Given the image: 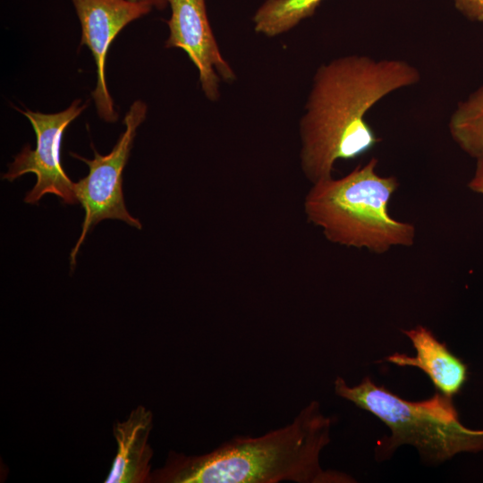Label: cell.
<instances>
[{
  "label": "cell",
  "mask_w": 483,
  "mask_h": 483,
  "mask_svg": "<svg viewBox=\"0 0 483 483\" xmlns=\"http://www.w3.org/2000/svg\"><path fill=\"white\" fill-rule=\"evenodd\" d=\"M448 129L462 151L476 159L483 157V85L457 104Z\"/></svg>",
  "instance_id": "8fae6325"
},
{
  "label": "cell",
  "mask_w": 483,
  "mask_h": 483,
  "mask_svg": "<svg viewBox=\"0 0 483 483\" xmlns=\"http://www.w3.org/2000/svg\"><path fill=\"white\" fill-rule=\"evenodd\" d=\"M81 28L80 45L91 51L96 64L97 84L92 92L101 119L117 120L114 101L106 80V60L109 47L130 22L148 14L154 7L144 1L71 0Z\"/></svg>",
  "instance_id": "52a82bcc"
},
{
  "label": "cell",
  "mask_w": 483,
  "mask_h": 483,
  "mask_svg": "<svg viewBox=\"0 0 483 483\" xmlns=\"http://www.w3.org/2000/svg\"><path fill=\"white\" fill-rule=\"evenodd\" d=\"M402 332L411 340L416 355L395 352L384 360L400 367L418 368L441 394L449 397L458 394L467 380V365L426 326L419 325Z\"/></svg>",
  "instance_id": "9c48e42d"
},
{
  "label": "cell",
  "mask_w": 483,
  "mask_h": 483,
  "mask_svg": "<svg viewBox=\"0 0 483 483\" xmlns=\"http://www.w3.org/2000/svg\"><path fill=\"white\" fill-rule=\"evenodd\" d=\"M148 106L141 100L133 102L124 119V131L107 155H100L95 148L94 158L87 159L77 154L72 157L89 166V174L74 183L78 202L84 210L80 235L71 252V265L76 263V256L89 230L102 220H121L131 227L141 229V223L128 212L123 194V172L127 164L137 128L145 120Z\"/></svg>",
  "instance_id": "5b68a950"
},
{
  "label": "cell",
  "mask_w": 483,
  "mask_h": 483,
  "mask_svg": "<svg viewBox=\"0 0 483 483\" xmlns=\"http://www.w3.org/2000/svg\"><path fill=\"white\" fill-rule=\"evenodd\" d=\"M171 7L167 21L166 47L182 49L199 72L205 97L216 101L220 97L221 80L232 82L235 73L222 56L213 34L205 0H166Z\"/></svg>",
  "instance_id": "ba28073f"
},
{
  "label": "cell",
  "mask_w": 483,
  "mask_h": 483,
  "mask_svg": "<svg viewBox=\"0 0 483 483\" xmlns=\"http://www.w3.org/2000/svg\"><path fill=\"white\" fill-rule=\"evenodd\" d=\"M336 395L354 403L381 421L391 430L376 449L377 457L390 456L397 447L411 445L421 458L439 463L462 452L483 450V429L464 427L452 397L435 393L430 398L411 402L365 377L350 386L337 377L334 382Z\"/></svg>",
  "instance_id": "277c9868"
},
{
  "label": "cell",
  "mask_w": 483,
  "mask_h": 483,
  "mask_svg": "<svg viewBox=\"0 0 483 483\" xmlns=\"http://www.w3.org/2000/svg\"><path fill=\"white\" fill-rule=\"evenodd\" d=\"M153 414L140 405L114 425L117 450L106 483H150L154 452L148 444Z\"/></svg>",
  "instance_id": "30bf717a"
},
{
  "label": "cell",
  "mask_w": 483,
  "mask_h": 483,
  "mask_svg": "<svg viewBox=\"0 0 483 483\" xmlns=\"http://www.w3.org/2000/svg\"><path fill=\"white\" fill-rule=\"evenodd\" d=\"M323 0H266L252 21L257 33L275 37L311 16Z\"/></svg>",
  "instance_id": "7c38bea8"
},
{
  "label": "cell",
  "mask_w": 483,
  "mask_h": 483,
  "mask_svg": "<svg viewBox=\"0 0 483 483\" xmlns=\"http://www.w3.org/2000/svg\"><path fill=\"white\" fill-rule=\"evenodd\" d=\"M377 163L372 157L339 179L332 176L312 183L304 212L330 242L377 254L414 244L415 226L394 219L388 210L399 182L394 175H379Z\"/></svg>",
  "instance_id": "3957f363"
},
{
  "label": "cell",
  "mask_w": 483,
  "mask_h": 483,
  "mask_svg": "<svg viewBox=\"0 0 483 483\" xmlns=\"http://www.w3.org/2000/svg\"><path fill=\"white\" fill-rule=\"evenodd\" d=\"M331 419L310 402L292 422L258 436H240L199 455L170 451L152 471L154 483H349L326 470L320 453L330 442Z\"/></svg>",
  "instance_id": "7a4b0ae2"
},
{
  "label": "cell",
  "mask_w": 483,
  "mask_h": 483,
  "mask_svg": "<svg viewBox=\"0 0 483 483\" xmlns=\"http://www.w3.org/2000/svg\"><path fill=\"white\" fill-rule=\"evenodd\" d=\"M80 99L74 100L68 108L55 114H43L29 109L20 110L30 122L36 134V148L23 147L9 164L3 179L10 182L32 173L37 177L35 186L26 194L24 201L38 204L46 194H55L64 204L78 203L74 182L64 172L61 162V145L64 131L86 108Z\"/></svg>",
  "instance_id": "8992f818"
},
{
  "label": "cell",
  "mask_w": 483,
  "mask_h": 483,
  "mask_svg": "<svg viewBox=\"0 0 483 483\" xmlns=\"http://www.w3.org/2000/svg\"><path fill=\"white\" fill-rule=\"evenodd\" d=\"M131 1H144V2H148L150 4H153L154 7L157 8V9H164L166 4H167V1L166 0H131Z\"/></svg>",
  "instance_id": "9a60e30c"
},
{
  "label": "cell",
  "mask_w": 483,
  "mask_h": 483,
  "mask_svg": "<svg viewBox=\"0 0 483 483\" xmlns=\"http://www.w3.org/2000/svg\"><path fill=\"white\" fill-rule=\"evenodd\" d=\"M419 71L401 59L348 55L321 64L300 121L301 166L315 183L332 177L337 160L355 159L380 139L366 114L387 95L420 80Z\"/></svg>",
  "instance_id": "6da1fadb"
},
{
  "label": "cell",
  "mask_w": 483,
  "mask_h": 483,
  "mask_svg": "<svg viewBox=\"0 0 483 483\" xmlns=\"http://www.w3.org/2000/svg\"><path fill=\"white\" fill-rule=\"evenodd\" d=\"M476 169L473 177L468 182L470 191L483 194V157L476 159Z\"/></svg>",
  "instance_id": "5bb4252c"
},
{
  "label": "cell",
  "mask_w": 483,
  "mask_h": 483,
  "mask_svg": "<svg viewBox=\"0 0 483 483\" xmlns=\"http://www.w3.org/2000/svg\"><path fill=\"white\" fill-rule=\"evenodd\" d=\"M453 3L470 20L483 21V0H453Z\"/></svg>",
  "instance_id": "4fadbf2b"
}]
</instances>
